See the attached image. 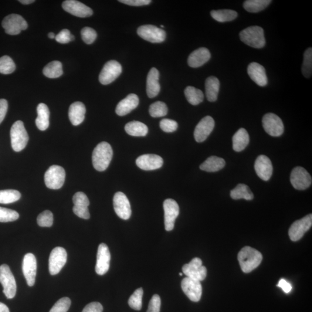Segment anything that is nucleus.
Listing matches in <instances>:
<instances>
[{"mask_svg":"<svg viewBox=\"0 0 312 312\" xmlns=\"http://www.w3.org/2000/svg\"><path fill=\"white\" fill-rule=\"evenodd\" d=\"M238 260L243 272L249 273L260 265L263 256L259 251L253 247L246 246L239 252Z\"/></svg>","mask_w":312,"mask_h":312,"instance_id":"nucleus-1","label":"nucleus"},{"mask_svg":"<svg viewBox=\"0 0 312 312\" xmlns=\"http://www.w3.org/2000/svg\"><path fill=\"white\" fill-rule=\"evenodd\" d=\"M113 157V150L110 144L102 142L94 149L92 155L93 167L98 171H104L109 167Z\"/></svg>","mask_w":312,"mask_h":312,"instance_id":"nucleus-2","label":"nucleus"},{"mask_svg":"<svg viewBox=\"0 0 312 312\" xmlns=\"http://www.w3.org/2000/svg\"><path fill=\"white\" fill-rule=\"evenodd\" d=\"M240 40L247 45L261 49L266 45L264 30L260 26L249 27L239 34Z\"/></svg>","mask_w":312,"mask_h":312,"instance_id":"nucleus-3","label":"nucleus"},{"mask_svg":"<svg viewBox=\"0 0 312 312\" xmlns=\"http://www.w3.org/2000/svg\"><path fill=\"white\" fill-rule=\"evenodd\" d=\"M10 134L13 151L20 152L23 150L29 140V135L27 133L23 122L18 120L13 123Z\"/></svg>","mask_w":312,"mask_h":312,"instance_id":"nucleus-4","label":"nucleus"},{"mask_svg":"<svg viewBox=\"0 0 312 312\" xmlns=\"http://www.w3.org/2000/svg\"><path fill=\"white\" fill-rule=\"evenodd\" d=\"M0 283L3 288V293L8 299H12L16 293L17 286L14 276L6 264L0 266Z\"/></svg>","mask_w":312,"mask_h":312,"instance_id":"nucleus-5","label":"nucleus"},{"mask_svg":"<svg viewBox=\"0 0 312 312\" xmlns=\"http://www.w3.org/2000/svg\"><path fill=\"white\" fill-rule=\"evenodd\" d=\"M66 172L59 165H53L45 172V183L47 188L57 190L62 187L65 182Z\"/></svg>","mask_w":312,"mask_h":312,"instance_id":"nucleus-6","label":"nucleus"},{"mask_svg":"<svg viewBox=\"0 0 312 312\" xmlns=\"http://www.w3.org/2000/svg\"><path fill=\"white\" fill-rule=\"evenodd\" d=\"M2 28L9 35H18L28 28V23L22 16L18 14H11L6 16L2 22Z\"/></svg>","mask_w":312,"mask_h":312,"instance_id":"nucleus-7","label":"nucleus"},{"mask_svg":"<svg viewBox=\"0 0 312 312\" xmlns=\"http://www.w3.org/2000/svg\"><path fill=\"white\" fill-rule=\"evenodd\" d=\"M182 271L186 276L199 281L204 280L207 275L206 267L202 266V260L197 257L183 266Z\"/></svg>","mask_w":312,"mask_h":312,"instance_id":"nucleus-8","label":"nucleus"},{"mask_svg":"<svg viewBox=\"0 0 312 312\" xmlns=\"http://www.w3.org/2000/svg\"><path fill=\"white\" fill-rule=\"evenodd\" d=\"M122 72L121 64L116 60H111L105 64L99 76V81L104 85H107L120 76Z\"/></svg>","mask_w":312,"mask_h":312,"instance_id":"nucleus-9","label":"nucleus"},{"mask_svg":"<svg viewBox=\"0 0 312 312\" xmlns=\"http://www.w3.org/2000/svg\"><path fill=\"white\" fill-rule=\"evenodd\" d=\"M67 260L66 250L62 247H56L50 253L49 259V270L50 274H58L65 266Z\"/></svg>","mask_w":312,"mask_h":312,"instance_id":"nucleus-10","label":"nucleus"},{"mask_svg":"<svg viewBox=\"0 0 312 312\" xmlns=\"http://www.w3.org/2000/svg\"><path fill=\"white\" fill-rule=\"evenodd\" d=\"M137 34L142 39L152 43H161L166 39L164 30L154 25L140 26L137 30Z\"/></svg>","mask_w":312,"mask_h":312,"instance_id":"nucleus-11","label":"nucleus"},{"mask_svg":"<svg viewBox=\"0 0 312 312\" xmlns=\"http://www.w3.org/2000/svg\"><path fill=\"white\" fill-rule=\"evenodd\" d=\"M264 130L272 137H279L284 132V125L281 118L276 115L269 113L264 115L263 118Z\"/></svg>","mask_w":312,"mask_h":312,"instance_id":"nucleus-12","label":"nucleus"},{"mask_svg":"<svg viewBox=\"0 0 312 312\" xmlns=\"http://www.w3.org/2000/svg\"><path fill=\"white\" fill-rule=\"evenodd\" d=\"M312 181L311 176L306 169L303 167L294 168L291 173V184L298 191H304L310 187Z\"/></svg>","mask_w":312,"mask_h":312,"instance_id":"nucleus-13","label":"nucleus"},{"mask_svg":"<svg viewBox=\"0 0 312 312\" xmlns=\"http://www.w3.org/2000/svg\"><path fill=\"white\" fill-rule=\"evenodd\" d=\"M312 225V214L305 216L297 220L291 226L289 231L290 238L292 241L296 242L303 238L304 234L311 228Z\"/></svg>","mask_w":312,"mask_h":312,"instance_id":"nucleus-14","label":"nucleus"},{"mask_svg":"<svg viewBox=\"0 0 312 312\" xmlns=\"http://www.w3.org/2000/svg\"><path fill=\"white\" fill-rule=\"evenodd\" d=\"M163 207L165 229L167 232H170L174 229L176 219L179 216V206L175 200L167 199L164 202Z\"/></svg>","mask_w":312,"mask_h":312,"instance_id":"nucleus-15","label":"nucleus"},{"mask_svg":"<svg viewBox=\"0 0 312 312\" xmlns=\"http://www.w3.org/2000/svg\"><path fill=\"white\" fill-rule=\"evenodd\" d=\"M181 287L183 291L193 302H198L201 299L202 287L199 281L186 277L182 280Z\"/></svg>","mask_w":312,"mask_h":312,"instance_id":"nucleus-16","label":"nucleus"},{"mask_svg":"<svg viewBox=\"0 0 312 312\" xmlns=\"http://www.w3.org/2000/svg\"><path fill=\"white\" fill-rule=\"evenodd\" d=\"M114 207L118 217L125 220L130 218L131 209L130 202L123 193L117 192L114 197Z\"/></svg>","mask_w":312,"mask_h":312,"instance_id":"nucleus-17","label":"nucleus"},{"mask_svg":"<svg viewBox=\"0 0 312 312\" xmlns=\"http://www.w3.org/2000/svg\"><path fill=\"white\" fill-rule=\"evenodd\" d=\"M37 260L32 253L26 254L23 260L22 270L27 283L30 287H32L36 282L37 273Z\"/></svg>","mask_w":312,"mask_h":312,"instance_id":"nucleus-18","label":"nucleus"},{"mask_svg":"<svg viewBox=\"0 0 312 312\" xmlns=\"http://www.w3.org/2000/svg\"><path fill=\"white\" fill-rule=\"evenodd\" d=\"M111 253L106 244L101 243L98 246L96 265V272L99 275H104L110 269Z\"/></svg>","mask_w":312,"mask_h":312,"instance_id":"nucleus-19","label":"nucleus"},{"mask_svg":"<svg viewBox=\"0 0 312 312\" xmlns=\"http://www.w3.org/2000/svg\"><path fill=\"white\" fill-rule=\"evenodd\" d=\"M62 6L66 12L79 18H87L93 13L89 6L76 0H66L63 2Z\"/></svg>","mask_w":312,"mask_h":312,"instance_id":"nucleus-20","label":"nucleus"},{"mask_svg":"<svg viewBox=\"0 0 312 312\" xmlns=\"http://www.w3.org/2000/svg\"><path fill=\"white\" fill-rule=\"evenodd\" d=\"M215 124V120L211 117L202 118L195 128L194 136L195 141L197 142L205 141L214 129Z\"/></svg>","mask_w":312,"mask_h":312,"instance_id":"nucleus-21","label":"nucleus"},{"mask_svg":"<svg viewBox=\"0 0 312 312\" xmlns=\"http://www.w3.org/2000/svg\"><path fill=\"white\" fill-rule=\"evenodd\" d=\"M254 169L258 176L264 181H269L273 175L272 162L265 155H260L257 158Z\"/></svg>","mask_w":312,"mask_h":312,"instance_id":"nucleus-22","label":"nucleus"},{"mask_svg":"<svg viewBox=\"0 0 312 312\" xmlns=\"http://www.w3.org/2000/svg\"><path fill=\"white\" fill-rule=\"evenodd\" d=\"M138 167L145 171H152L160 168L163 165V159L156 155L140 156L136 160Z\"/></svg>","mask_w":312,"mask_h":312,"instance_id":"nucleus-23","label":"nucleus"},{"mask_svg":"<svg viewBox=\"0 0 312 312\" xmlns=\"http://www.w3.org/2000/svg\"><path fill=\"white\" fill-rule=\"evenodd\" d=\"M249 76L257 85L266 86L268 84V78L266 69L261 64L256 62L250 63L247 67Z\"/></svg>","mask_w":312,"mask_h":312,"instance_id":"nucleus-24","label":"nucleus"},{"mask_svg":"<svg viewBox=\"0 0 312 312\" xmlns=\"http://www.w3.org/2000/svg\"><path fill=\"white\" fill-rule=\"evenodd\" d=\"M139 104L137 95L130 94L118 103L116 108V113L118 116L123 117L130 114L135 109Z\"/></svg>","mask_w":312,"mask_h":312,"instance_id":"nucleus-25","label":"nucleus"},{"mask_svg":"<svg viewBox=\"0 0 312 312\" xmlns=\"http://www.w3.org/2000/svg\"><path fill=\"white\" fill-rule=\"evenodd\" d=\"M211 55L206 47H200L193 52L189 56L188 63L192 68L201 67L211 59Z\"/></svg>","mask_w":312,"mask_h":312,"instance_id":"nucleus-26","label":"nucleus"},{"mask_svg":"<svg viewBox=\"0 0 312 312\" xmlns=\"http://www.w3.org/2000/svg\"><path fill=\"white\" fill-rule=\"evenodd\" d=\"M160 73L156 68H152L149 71L147 80V93L149 98H154L160 91V84L159 83Z\"/></svg>","mask_w":312,"mask_h":312,"instance_id":"nucleus-27","label":"nucleus"},{"mask_svg":"<svg viewBox=\"0 0 312 312\" xmlns=\"http://www.w3.org/2000/svg\"><path fill=\"white\" fill-rule=\"evenodd\" d=\"M86 107L81 102H76L71 105L69 108L70 120L74 125H78L82 123L85 117Z\"/></svg>","mask_w":312,"mask_h":312,"instance_id":"nucleus-28","label":"nucleus"},{"mask_svg":"<svg viewBox=\"0 0 312 312\" xmlns=\"http://www.w3.org/2000/svg\"><path fill=\"white\" fill-rule=\"evenodd\" d=\"M38 117L36 120L37 127L40 131H45L49 125L50 112L46 104L40 103L37 108Z\"/></svg>","mask_w":312,"mask_h":312,"instance_id":"nucleus-29","label":"nucleus"},{"mask_svg":"<svg viewBox=\"0 0 312 312\" xmlns=\"http://www.w3.org/2000/svg\"><path fill=\"white\" fill-rule=\"evenodd\" d=\"M220 86V81L216 77L211 76L207 78L205 81V93L209 101L215 102L218 99Z\"/></svg>","mask_w":312,"mask_h":312,"instance_id":"nucleus-30","label":"nucleus"},{"mask_svg":"<svg viewBox=\"0 0 312 312\" xmlns=\"http://www.w3.org/2000/svg\"><path fill=\"white\" fill-rule=\"evenodd\" d=\"M249 135L245 128H240L233 138V149L236 152H241L249 143Z\"/></svg>","mask_w":312,"mask_h":312,"instance_id":"nucleus-31","label":"nucleus"},{"mask_svg":"<svg viewBox=\"0 0 312 312\" xmlns=\"http://www.w3.org/2000/svg\"><path fill=\"white\" fill-rule=\"evenodd\" d=\"M225 160L223 158L215 156H211L200 165V169L202 171L209 172L219 171L225 167Z\"/></svg>","mask_w":312,"mask_h":312,"instance_id":"nucleus-32","label":"nucleus"},{"mask_svg":"<svg viewBox=\"0 0 312 312\" xmlns=\"http://www.w3.org/2000/svg\"><path fill=\"white\" fill-rule=\"evenodd\" d=\"M125 131L131 136L145 137L148 133V128L142 122L133 121L125 125Z\"/></svg>","mask_w":312,"mask_h":312,"instance_id":"nucleus-33","label":"nucleus"},{"mask_svg":"<svg viewBox=\"0 0 312 312\" xmlns=\"http://www.w3.org/2000/svg\"><path fill=\"white\" fill-rule=\"evenodd\" d=\"M230 195L234 199H245L250 201L254 198V195L249 186L244 184H239L231 191Z\"/></svg>","mask_w":312,"mask_h":312,"instance_id":"nucleus-34","label":"nucleus"},{"mask_svg":"<svg viewBox=\"0 0 312 312\" xmlns=\"http://www.w3.org/2000/svg\"><path fill=\"white\" fill-rule=\"evenodd\" d=\"M213 19L219 22H231L235 19L238 16V13L231 9L214 10L211 12Z\"/></svg>","mask_w":312,"mask_h":312,"instance_id":"nucleus-35","label":"nucleus"},{"mask_svg":"<svg viewBox=\"0 0 312 312\" xmlns=\"http://www.w3.org/2000/svg\"><path fill=\"white\" fill-rule=\"evenodd\" d=\"M271 2V0H247L243 3V8L247 12L257 13L265 9Z\"/></svg>","mask_w":312,"mask_h":312,"instance_id":"nucleus-36","label":"nucleus"},{"mask_svg":"<svg viewBox=\"0 0 312 312\" xmlns=\"http://www.w3.org/2000/svg\"><path fill=\"white\" fill-rule=\"evenodd\" d=\"M185 95L189 103L193 106H197L202 103L204 98L202 91L193 86L186 88Z\"/></svg>","mask_w":312,"mask_h":312,"instance_id":"nucleus-37","label":"nucleus"},{"mask_svg":"<svg viewBox=\"0 0 312 312\" xmlns=\"http://www.w3.org/2000/svg\"><path fill=\"white\" fill-rule=\"evenodd\" d=\"M63 73L62 64L59 61H53L47 64L43 70L44 76L49 78H59Z\"/></svg>","mask_w":312,"mask_h":312,"instance_id":"nucleus-38","label":"nucleus"},{"mask_svg":"<svg viewBox=\"0 0 312 312\" xmlns=\"http://www.w3.org/2000/svg\"><path fill=\"white\" fill-rule=\"evenodd\" d=\"M21 197V195L16 190H4L0 191V203L8 204L18 201Z\"/></svg>","mask_w":312,"mask_h":312,"instance_id":"nucleus-39","label":"nucleus"},{"mask_svg":"<svg viewBox=\"0 0 312 312\" xmlns=\"http://www.w3.org/2000/svg\"><path fill=\"white\" fill-rule=\"evenodd\" d=\"M168 113V108L163 102L157 101L151 105L149 107V114L153 117H165Z\"/></svg>","mask_w":312,"mask_h":312,"instance_id":"nucleus-40","label":"nucleus"},{"mask_svg":"<svg viewBox=\"0 0 312 312\" xmlns=\"http://www.w3.org/2000/svg\"><path fill=\"white\" fill-rule=\"evenodd\" d=\"M302 73L307 78H310L312 74V48L310 47L304 54V61L302 66Z\"/></svg>","mask_w":312,"mask_h":312,"instance_id":"nucleus-41","label":"nucleus"},{"mask_svg":"<svg viewBox=\"0 0 312 312\" xmlns=\"http://www.w3.org/2000/svg\"><path fill=\"white\" fill-rule=\"evenodd\" d=\"M143 294V289L141 287L135 290L129 298L128 301L129 306L134 310L140 311L142 307Z\"/></svg>","mask_w":312,"mask_h":312,"instance_id":"nucleus-42","label":"nucleus"},{"mask_svg":"<svg viewBox=\"0 0 312 312\" xmlns=\"http://www.w3.org/2000/svg\"><path fill=\"white\" fill-rule=\"evenodd\" d=\"M15 69V64L11 57L4 56L0 58V73L5 75L12 74Z\"/></svg>","mask_w":312,"mask_h":312,"instance_id":"nucleus-43","label":"nucleus"},{"mask_svg":"<svg viewBox=\"0 0 312 312\" xmlns=\"http://www.w3.org/2000/svg\"><path fill=\"white\" fill-rule=\"evenodd\" d=\"M19 218V213L16 211L0 207V222H13L18 220Z\"/></svg>","mask_w":312,"mask_h":312,"instance_id":"nucleus-44","label":"nucleus"},{"mask_svg":"<svg viewBox=\"0 0 312 312\" xmlns=\"http://www.w3.org/2000/svg\"><path fill=\"white\" fill-rule=\"evenodd\" d=\"M38 225L42 227H50L53 225V215L50 211H45L40 213L37 218Z\"/></svg>","mask_w":312,"mask_h":312,"instance_id":"nucleus-45","label":"nucleus"},{"mask_svg":"<svg viewBox=\"0 0 312 312\" xmlns=\"http://www.w3.org/2000/svg\"><path fill=\"white\" fill-rule=\"evenodd\" d=\"M71 301L69 298H61L53 305L49 312H67L71 306Z\"/></svg>","mask_w":312,"mask_h":312,"instance_id":"nucleus-46","label":"nucleus"},{"mask_svg":"<svg viewBox=\"0 0 312 312\" xmlns=\"http://www.w3.org/2000/svg\"><path fill=\"white\" fill-rule=\"evenodd\" d=\"M81 36L84 42L87 44H91L97 39V35L93 29L86 27L81 30Z\"/></svg>","mask_w":312,"mask_h":312,"instance_id":"nucleus-47","label":"nucleus"},{"mask_svg":"<svg viewBox=\"0 0 312 312\" xmlns=\"http://www.w3.org/2000/svg\"><path fill=\"white\" fill-rule=\"evenodd\" d=\"M160 126L161 130L165 133H173L177 130L178 124L175 120L169 119V118H164L161 120Z\"/></svg>","mask_w":312,"mask_h":312,"instance_id":"nucleus-48","label":"nucleus"},{"mask_svg":"<svg viewBox=\"0 0 312 312\" xmlns=\"http://www.w3.org/2000/svg\"><path fill=\"white\" fill-rule=\"evenodd\" d=\"M73 202L75 206L88 207L90 201L87 195L83 192H78L73 196Z\"/></svg>","mask_w":312,"mask_h":312,"instance_id":"nucleus-49","label":"nucleus"},{"mask_svg":"<svg viewBox=\"0 0 312 312\" xmlns=\"http://www.w3.org/2000/svg\"><path fill=\"white\" fill-rule=\"evenodd\" d=\"M57 42L60 43H69L75 39V37L71 35L69 30L64 29L55 37Z\"/></svg>","mask_w":312,"mask_h":312,"instance_id":"nucleus-50","label":"nucleus"},{"mask_svg":"<svg viewBox=\"0 0 312 312\" xmlns=\"http://www.w3.org/2000/svg\"><path fill=\"white\" fill-rule=\"evenodd\" d=\"M161 299L157 294L154 295L149 303L147 312H160Z\"/></svg>","mask_w":312,"mask_h":312,"instance_id":"nucleus-51","label":"nucleus"},{"mask_svg":"<svg viewBox=\"0 0 312 312\" xmlns=\"http://www.w3.org/2000/svg\"><path fill=\"white\" fill-rule=\"evenodd\" d=\"M73 212L80 218L89 219L90 215L88 207L74 206Z\"/></svg>","mask_w":312,"mask_h":312,"instance_id":"nucleus-52","label":"nucleus"},{"mask_svg":"<svg viewBox=\"0 0 312 312\" xmlns=\"http://www.w3.org/2000/svg\"><path fill=\"white\" fill-rule=\"evenodd\" d=\"M103 307L102 305L97 303V302H93L86 305L83 309L82 312H103Z\"/></svg>","mask_w":312,"mask_h":312,"instance_id":"nucleus-53","label":"nucleus"},{"mask_svg":"<svg viewBox=\"0 0 312 312\" xmlns=\"http://www.w3.org/2000/svg\"><path fill=\"white\" fill-rule=\"evenodd\" d=\"M123 4L130 6H140L151 4V0H120L118 1Z\"/></svg>","mask_w":312,"mask_h":312,"instance_id":"nucleus-54","label":"nucleus"},{"mask_svg":"<svg viewBox=\"0 0 312 312\" xmlns=\"http://www.w3.org/2000/svg\"><path fill=\"white\" fill-rule=\"evenodd\" d=\"M8 111V102L5 99H0V124L4 120Z\"/></svg>","mask_w":312,"mask_h":312,"instance_id":"nucleus-55","label":"nucleus"},{"mask_svg":"<svg viewBox=\"0 0 312 312\" xmlns=\"http://www.w3.org/2000/svg\"><path fill=\"white\" fill-rule=\"evenodd\" d=\"M277 287H280L285 293H289L292 290V286L286 280L281 279L279 280V283L277 285Z\"/></svg>","mask_w":312,"mask_h":312,"instance_id":"nucleus-56","label":"nucleus"},{"mask_svg":"<svg viewBox=\"0 0 312 312\" xmlns=\"http://www.w3.org/2000/svg\"><path fill=\"white\" fill-rule=\"evenodd\" d=\"M0 312H9V308L4 304L0 303Z\"/></svg>","mask_w":312,"mask_h":312,"instance_id":"nucleus-57","label":"nucleus"},{"mask_svg":"<svg viewBox=\"0 0 312 312\" xmlns=\"http://www.w3.org/2000/svg\"><path fill=\"white\" fill-rule=\"evenodd\" d=\"M19 1L24 5L30 4L35 2V0H20Z\"/></svg>","mask_w":312,"mask_h":312,"instance_id":"nucleus-58","label":"nucleus"},{"mask_svg":"<svg viewBox=\"0 0 312 312\" xmlns=\"http://www.w3.org/2000/svg\"><path fill=\"white\" fill-rule=\"evenodd\" d=\"M48 37H49V39H53L55 38L56 36H55V34H54L53 33L51 32V33H49Z\"/></svg>","mask_w":312,"mask_h":312,"instance_id":"nucleus-59","label":"nucleus"},{"mask_svg":"<svg viewBox=\"0 0 312 312\" xmlns=\"http://www.w3.org/2000/svg\"><path fill=\"white\" fill-rule=\"evenodd\" d=\"M179 275L180 276H182L183 275V273H179Z\"/></svg>","mask_w":312,"mask_h":312,"instance_id":"nucleus-60","label":"nucleus"},{"mask_svg":"<svg viewBox=\"0 0 312 312\" xmlns=\"http://www.w3.org/2000/svg\"><path fill=\"white\" fill-rule=\"evenodd\" d=\"M161 27L162 28H164V26H163L161 25Z\"/></svg>","mask_w":312,"mask_h":312,"instance_id":"nucleus-61","label":"nucleus"}]
</instances>
